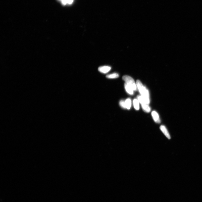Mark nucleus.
I'll return each mask as SVG.
<instances>
[{
  "instance_id": "obj_2",
  "label": "nucleus",
  "mask_w": 202,
  "mask_h": 202,
  "mask_svg": "<svg viewBox=\"0 0 202 202\" xmlns=\"http://www.w3.org/2000/svg\"><path fill=\"white\" fill-rule=\"evenodd\" d=\"M122 79L134 91H137V85L136 84L133 79L131 76L127 75L124 76L122 77Z\"/></svg>"
},
{
  "instance_id": "obj_5",
  "label": "nucleus",
  "mask_w": 202,
  "mask_h": 202,
  "mask_svg": "<svg viewBox=\"0 0 202 202\" xmlns=\"http://www.w3.org/2000/svg\"><path fill=\"white\" fill-rule=\"evenodd\" d=\"M152 115L153 120L154 121L157 123H160L161 122L160 118L158 114L155 111H153L152 113Z\"/></svg>"
},
{
  "instance_id": "obj_6",
  "label": "nucleus",
  "mask_w": 202,
  "mask_h": 202,
  "mask_svg": "<svg viewBox=\"0 0 202 202\" xmlns=\"http://www.w3.org/2000/svg\"><path fill=\"white\" fill-rule=\"evenodd\" d=\"M124 87L127 93L130 94V95H133L134 94L133 90L126 83H125L124 84Z\"/></svg>"
},
{
  "instance_id": "obj_4",
  "label": "nucleus",
  "mask_w": 202,
  "mask_h": 202,
  "mask_svg": "<svg viewBox=\"0 0 202 202\" xmlns=\"http://www.w3.org/2000/svg\"><path fill=\"white\" fill-rule=\"evenodd\" d=\"M160 129L166 137L168 139H170L171 138L170 136L166 127L164 125H161L160 127Z\"/></svg>"
},
{
  "instance_id": "obj_12",
  "label": "nucleus",
  "mask_w": 202,
  "mask_h": 202,
  "mask_svg": "<svg viewBox=\"0 0 202 202\" xmlns=\"http://www.w3.org/2000/svg\"><path fill=\"white\" fill-rule=\"evenodd\" d=\"M119 104L122 108L124 109L126 108V104H125V102L124 101L121 100L119 102Z\"/></svg>"
},
{
  "instance_id": "obj_11",
  "label": "nucleus",
  "mask_w": 202,
  "mask_h": 202,
  "mask_svg": "<svg viewBox=\"0 0 202 202\" xmlns=\"http://www.w3.org/2000/svg\"><path fill=\"white\" fill-rule=\"evenodd\" d=\"M138 100L139 102L141 104L144 103H146L145 100L144 98L142 96H137Z\"/></svg>"
},
{
  "instance_id": "obj_13",
  "label": "nucleus",
  "mask_w": 202,
  "mask_h": 202,
  "mask_svg": "<svg viewBox=\"0 0 202 202\" xmlns=\"http://www.w3.org/2000/svg\"><path fill=\"white\" fill-rule=\"evenodd\" d=\"M74 0H67V4L71 5L73 3Z\"/></svg>"
},
{
  "instance_id": "obj_9",
  "label": "nucleus",
  "mask_w": 202,
  "mask_h": 202,
  "mask_svg": "<svg viewBox=\"0 0 202 202\" xmlns=\"http://www.w3.org/2000/svg\"><path fill=\"white\" fill-rule=\"evenodd\" d=\"M133 105L134 107L136 110H138L140 108L139 101L137 99H135L133 100Z\"/></svg>"
},
{
  "instance_id": "obj_7",
  "label": "nucleus",
  "mask_w": 202,
  "mask_h": 202,
  "mask_svg": "<svg viewBox=\"0 0 202 202\" xmlns=\"http://www.w3.org/2000/svg\"><path fill=\"white\" fill-rule=\"evenodd\" d=\"M142 106L143 109L147 113H149L151 111V109L148 104L146 103L142 104Z\"/></svg>"
},
{
  "instance_id": "obj_10",
  "label": "nucleus",
  "mask_w": 202,
  "mask_h": 202,
  "mask_svg": "<svg viewBox=\"0 0 202 202\" xmlns=\"http://www.w3.org/2000/svg\"><path fill=\"white\" fill-rule=\"evenodd\" d=\"M126 104V108L128 109H130L131 106V99H127L125 101Z\"/></svg>"
},
{
  "instance_id": "obj_8",
  "label": "nucleus",
  "mask_w": 202,
  "mask_h": 202,
  "mask_svg": "<svg viewBox=\"0 0 202 202\" xmlns=\"http://www.w3.org/2000/svg\"><path fill=\"white\" fill-rule=\"evenodd\" d=\"M119 75L118 73H114L113 74L107 75L106 78L109 79H114L119 77Z\"/></svg>"
},
{
  "instance_id": "obj_3",
  "label": "nucleus",
  "mask_w": 202,
  "mask_h": 202,
  "mask_svg": "<svg viewBox=\"0 0 202 202\" xmlns=\"http://www.w3.org/2000/svg\"><path fill=\"white\" fill-rule=\"evenodd\" d=\"M111 69V67H110L108 66H104L99 67L98 70L101 73L106 74L110 71Z\"/></svg>"
},
{
  "instance_id": "obj_1",
  "label": "nucleus",
  "mask_w": 202,
  "mask_h": 202,
  "mask_svg": "<svg viewBox=\"0 0 202 202\" xmlns=\"http://www.w3.org/2000/svg\"><path fill=\"white\" fill-rule=\"evenodd\" d=\"M137 85L140 93L145 100L146 103L149 104L150 103V100L148 90L147 89L146 87L143 85L141 82L139 80L137 81Z\"/></svg>"
},
{
  "instance_id": "obj_14",
  "label": "nucleus",
  "mask_w": 202,
  "mask_h": 202,
  "mask_svg": "<svg viewBox=\"0 0 202 202\" xmlns=\"http://www.w3.org/2000/svg\"><path fill=\"white\" fill-rule=\"evenodd\" d=\"M58 1L61 2V0H58Z\"/></svg>"
}]
</instances>
